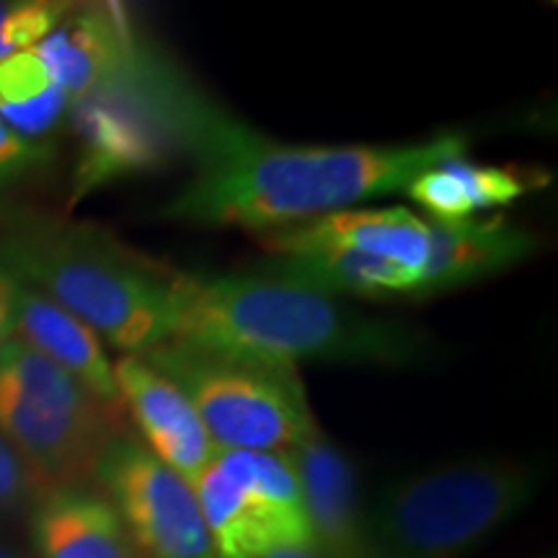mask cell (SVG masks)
Segmentation results:
<instances>
[{
	"label": "cell",
	"instance_id": "obj_11",
	"mask_svg": "<svg viewBox=\"0 0 558 558\" xmlns=\"http://www.w3.org/2000/svg\"><path fill=\"white\" fill-rule=\"evenodd\" d=\"M269 256L316 248H352L424 271L429 254V222L407 207H349L303 226L256 235Z\"/></svg>",
	"mask_w": 558,
	"mask_h": 558
},
{
	"label": "cell",
	"instance_id": "obj_16",
	"mask_svg": "<svg viewBox=\"0 0 558 558\" xmlns=\"http://www.w3.org/2000/svg\"><path fill=\"white\" fill-rule=\"evenodd\" d=\"M13 339L24 341L73 375L99 401L124 409L104 341L81 318L19 279L13 298Z\"/></svg>",
	"mask_w": 558,
	"mask_h": 558
},
{
	"label": "cell",
	"instance_id": "obj_23",
	"mask_svg": "<svg viewBox=\"0 0 558 558\" xmlns=\"http://www.w3.org/2000/svg\"><path fill=\"white\" fill-rule=\"evenodd\" d=\"M13 298H16V279L0 267V347L13 339Z\"/></svg>",
	"mask_w": 558,
	"mask_h": 558
},
{
	"label": "cell",
	"instance_id": "obj_10",
	"mask_svg": "<svg viewBox=\"0 0 558 558\" xmlns=\"http://www.w3.org/2000/svg\"><path fill=\"white\" fill-rule=\"evenodd\" d=\"M114 380L145 448L194 484L218 456V448L190 399L137 354H122L114 362Z\"/></svg>",
	"mask_w": 558,
	"mask_h": 558
},
{
	"label": "cell",
	"instance_id": "obj_24",
	"mask_svg": "<svg viewBox=\"0 0 558 558\" xmlns=\"http://www.w3.org/2000/svg\"><path fill=\"white\" fill-rule=\"evenodd\" d=\"M262 558H326V556L316 548V543H311V546L275 548V550H269V554L262 556Z\"/></svg>",
	"mask_w": 558,
	"mask_h": 558
},
{
	"label": "cell",
	"instance_id": "obj_20",
	"mask_svg": "<svg viewBox=\"0 0 558 558\" xmlns=\"http://www.w3.org/2000/svg\"><path fill=\"white\" fill-rule=\"evenodd\" d=\"M70 9L58 0H0V60L37 47Z\"/></svg>",
	"mask_w": 558,
	"mask_h": 558
},
{
	"label": "cell",
	"instance_id": "obj_14",
	"mask_svg": "<svg viewBox=\"0 0 558 558\" xmlns=\"http://www.w3.org/2000/svg\"><path fill=\"white\" fill-rule=\"evenodd\" d=\"M429 222V254L414 300H429L497 277L527 262L538 251V239L505 215L478 220Z\"/></svg>",
	"mask_w": 558,
	"mask_h": 558
},
{
	"label": "cell",
	"instance_id": "obj_4",
	"mask_svg": "<svg viewBox=\"0 0 558 558\" xmlns=\"http://www.w3.org/2000/svg\"><path fill=\"white\" fill-rule=\"evenodd\" d=\"M538 488L541 471L507 456L414 473L365 512V558H465L518 518Z\"/></svg>",
	"mask_w": 558,
	"mask_h": 558
},
{
	"label": "cell",
	"instance_id": "obj_8",
	"mask_svg": "<svg viewBox=\"0 0 558 558\" xmlns=\"http://www.w3.org/2000/svg\"><path fill=\"white\" fill-rule=\"evenodd\" d=\"M192 486L218 558H262L313 543L288 452L218 450Z\"/></svg>",
	"mask_w": 558,
	"mask_h": 558
},
{
	"label": "cell",
	"instance_id": "obj_12",
	"mask_svg": "<svg viewBox=\"0 0 558 558\" xmlns=\"http://www.w3.org/2000/svg\"><path fill=\"white\" fill-rule=\"evenodd\" d=\"M143 47L117 5H83L78 11L73 5L32 50L73 101L124 73Z\"/></svg>",
	"mask_w": 558,
	"mask_h": 558
},
{
	"label": "cell",
	"instance_id": "obj_9",
	"mask_svg": "<svg viewBox=\"0 0 558 558\" xmlns=\"http://www.w3.org/2000/svg\"><path fill=\"white\" fill-rule=\"evenodd\" d=\"M94 478L145 558H218L194 486L140 437H111Z\"/></svg>",
	"mask_w": 558,
	"mask_h": 558
},
{
	"label": "cell",
	"instance_id": "obj_6",
	"mask_svg": "<svg viewBox=\"0 0 558 558\" xmlns=\"http://www.w3.org/2000/svg\"><path fill=\"white\" fill-rule=\"evenodd\" d=\"M190 399L218 450L288 452L318 429L298 367L190 339L143 354Z\"/></svg>",
	"mask_w": 558,
	"mask_h": 558
},
{
	"label": "cell",
	"instance_id": "obj_1",
	"mask_svg": "<svg viewBox=\"0 0 558 558\" xmlns=\"http://www.w3.org/2000/svg\"><path fill=\"white\" fill-rule=\"evenodd\" d=\"M465 150L469 137L458 132L407 145H284L209 101L186 148L192 177L160 215L259 235L407 192L418 173Z\"/></svg>",
	"mask_w": 558,
	"mask_h": 558
},
{
	"label": "cell",
	"instance_id": "obj_5",
	"mask_svg": "<svg viewBox=\"0 0 558 558\" xmlns=\"http://www.w3.org/2000/svg\"><path fill=\"white\" fill-rule=\"evenodd\" d=\"M207 101L171 62L143 47L124 73L70 101L81 145L75 194L160 169L177 150L190 148Z\"/></svg>",
	"mask_w": 558,
	"mask_h": 558
},
{
	"label": "cell",
	"instance_id": "obj_2",
	"mask_svg": "<svg viewBox=\"0 0 558 558\" xmlns=\"http://www.w3.org/2000/svg\"><path fill=\"white\" fill-rule=\"evenodd\" d=\"M173 337L292 367L298 362L411 367L435 354V341L418 326L369 316L326 292L264 275L181 271Z\"/></svg>",
	"mask_w": 558,
	"mask_h": 558
},
{
	"label": "cell",
	"instance_id": "obj_13",
	"mask_svg": "<svg viewBox=\"0 0 558 558\" xmlns=\"http://www.w3.org/2000/svg\"><path fill=\"white\" fill-rule=\"evenodd\" d=\"M313 530V543L326 558H365V512L357 476L347 452L320 432L288 450Z\"/></svg>",
	"mask_w": 558,
	"mask_h": 558
},
{
	"label": "cell",
	"instance_id": "obj_17",
	"mask_svg": "<svg viewBox=\"0 0 558 558\" xmlns=\"http://www.w3.org/2000/svg\"><path fill=\"white\" fill-rule=\"evenodd\" d=\"M548 173L514 166H478L465 158L418 173L409 184V197L432 222L469 220L481 209L505 207L546 186Z\"/></svg>",
	"mask_w": 558,
	"mask_h": 558
},
{
	"label": "cell",
	"instance_id": "obj_21",
	"mask_svg": "<svg viewBox=\"0 0 558 558\" xmlns=\"http://www.w3.org/2000/svg\"><path fill=\"white\" fill-rule=\"evenodd\" d=\"M45 492V481L34 473L9 439L0 435V518H16L26 512Z\"/></svg>",
	"mask_w": 558,
	"mask_h": 558
},
{
	"label": "cell",
	"instance_id": "obj_19",
	"mask_svg": "<svg viewBox=\"0 0 558 558\" xmlns=\"http://www.w3.org/2000/svg\"><path fill=\"white\" fill-rule=\"evenodd\" d=\"M70 111V96L34 50L0 60V120L21 140L41 145Z\"/></svg>",
	"mask_w": 558,
	"mask_h": 558
},
{
	"label": "cell",
	"instance_id": "obj_15",
	"mask_svg": "<svg viewBox=\"0 0 558 558\" xmlns=\"http://www.w3.org/2000/svg\"><path fill=\"white\" fill-rule=\"evenodd\" d=\"M37 558H145L111 501L88 484L54 486L32 507Z\"/></svg>",
	"mask_w": 558,
	"mask_h": 558
},
{
	"label": "cell",
	"instance_id": "obj_3",
	"mask_svg": "<svg viewBox=\"0 0 558 558\" xmlns=\"http://www.w3.org/2000/svg\"><path fill=\"white\" fill-rule=\"evenodd\" d=\"M0 267L81 318L122 354H148L177 329L181 271L86 222L16 215L0 228Z\"/></svg>",
	"mask_w": 558,
	"mask_h": 558
},
{
	"label": "cell",
	"instance_id": "obj_7",
	"mask_svg": "<svg viewBox=\"0 0 558 558\" xmlns=\"http://www.w3.org/2000/svg\"><path fill=\"white\" fill-rule=\"evenodd\" d=\"M122 409L109 407L24 341L0 347V435L21 452L47 488L86 484Z\"/></svg>",
	"mask_w": 558,
	"mask_h": 558
},
{
	"label": "cell",
	"instance_id": "obj_25",
	"mask_svg": "<svg viewBox=\"0 0 558 558\" xmlns=\"http://www.w3.org/2000/svg\"><path fill=\"white\" fill-rule=\"evenodd\" d=\"M0 558H29V556L21 554L19 548H13V546H9V543L0 541Z\"/></svg>",
	"mask_w": 558,
	"mask_h": 558
},
{
	"label": "cell",
	"instance_id": "obj_18",
	"mask_svg": "<svg viewBox=\"0 0 558 558\" xmlns=\"http://www.w3.org/2000/svg\"><path fill=\"white\" fill-rule=\"evenodd\" d=\"M264 277L303 284V288L333 298L354 295L375 300H414L418 284H422V271L352 248H316L271 256L264 267Z\"/></svg>",
	"mask_w": 558,
	"mask_h": 558
},
{
	"label": "cell",
	"instance_id": "obj_22",
	"mask_svg": "<svg viewBox=\"0 0 558 558\" xmlns=\"http://www.w3.org/2000/svg\"><path fill=\"white\" fill-rule=\"evenodd\" d=\"M47 153H50L47 145L26 143L0 120V190L32 173L47 158Z\"/></svg>",
	"mask_w": 558,
	"mask_h": 558
}]
</instances>
